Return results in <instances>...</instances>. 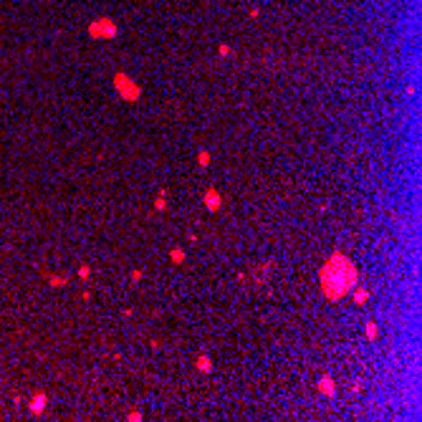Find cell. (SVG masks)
<instances>
[{
  "label": "cell",
  "mask_w": 422,
  "mask_h": 422,
  "mask_svg": "<svg viewBox=\"0 0 422 422\" xmlns=\"http://www.w3.org/2000/svg\"><path fill=\"white\" fill-rule=\"evenodd\" d=\"M198 165H200V167H207V165H210V152H207V149H200V152H198Z\"/></svg>",
  "instance_id": "cell-12"
},
{
  "label": "cell",
  "mask_w": 422,
  "mask_h": 422,
  "mask_svg": "<svg viewBox=\"0 0 422 422\" xmlns=\"http://www.w3.org/2000/svg\"><path fill=\"white\" fill-rule=\"evenodd\" d=\"M195 369H198V372H205V374H207V372H213V362H210V356L200 354L198 362H195Z\"/></svg>",
  "instance_id": "cell-7"
},
{
  "label": "cell",
  "mask_w": 422,
  "mask_h": 422,
  "mask_svg": "<svg viewBox=\"0 0 422 422\" xmlns=\"http://www.w3.org/2000/svg\"><path fill=\"white\" fill-rule=\"evenodd\" d=\"M354 286H359V268L351 258L342 250H334L319 271V291L321 296L336 303L344 296H349Z\"/></svg>",
  "instance_id": "cell-1"
},
{
  "label": "cell",
  "mask_w": 422,
  "mask_h": 422,
  "mask_svg": "<svg viewBox=\"0 0 422 422\" xmlns=\"http://www.w3.org/2000/svg\"><path fill=\"white\" fill-rule=\"evenodd\" d=\"M114 89H117V94L122 96V99L129 101V104L139 101V96H142V86L129 74H124V71H117L114 74Z\"/></svg>",
  "instance_id": "cell-2"
},
{
  "label": "cell",
  "mask_w": 422,
  "mask_h": 422,
  "mask_svg": "<svg viewBox=\"0 0 422 422\" xmlns=\"http://www.w3.org/2000/svg\"><path fill=\"white\" fill-rule=\"evenodd\" d=\"M220 56H230V48L228 46H220Z\"/></svg>",
  "instance_id": "cell-16"
},
{
  "label": "cell",
  "mask_w": 422,
  "mask_h": 422,
  "mask_svg": "<svg viewBox=\"0 0 422 422\" xmlns=\"http://www.w3.org/2000/svg\"><path fill=\"white\" fill-rule=\"evenodd\" d=\"M129 278H132L134 283H137V281H142V271H139V268H134V271H132V275H129Z\"/></svg>",
  "instance_id": "cell-15"
},
{
  "label": "cell",
  "mask_w": 422,
  "mask_h": 422,
  "mask_svg": "<svg viewBox=\"0 0 422 422\" xmlns=\"http://www.w3.org/2000/svg\"><path fill=\"white\" fill-rule=\"evenodd\" d=\"M43 407H46V395H36V397H33V402H30V412L38 415Z\"/></svg>",
  "instance_id": "cell-9"
},
{
  "label": "cell",
  "mask_w": 422,
  "mask_h": 422,
  "mask_svg": "<svg viewBox=\"0 0 422 422\" xmlns=\"http://www.w3.org/2000/svg\"><path fill=\"white\" fill-rule=\"evenodd\" d=\"M316 389H319V395H323V397H334V395H336V382H334V377L323 374V377L319 379Z\"/></svg>",
  "instance_id": "cell-5"
},
{
  "label": "cell",
  "mask_w": 422,
  "mask_h": 422,
  "mask_svg": "<svg viewBox=\"0 0 422 422\" xmlns=\"http://www.w3.org/2000/svg\"><path fill=\"white\" fill-rule=\"evenodd\" d=\"M202 202H205V207L210 210V213H218V210L223 207V195L215 187H207L205 195H202Z\"/></svg>",
  "instance_id": "cell-4"
},
{
  "label": "cell",
  "mask_w": 422,
  "mask_h": 422,
  "mask_svg": "<svg viewBox=\"0 0 422 422\" xmlns=\"http://www.w3.org/2000/svg\"><path fill=\"white\" fill-rule=\"evenodd\" d=\"M78 275H81L84 281H86V278H91V268H89V266H81V268H78Z\"/></svg>",
  "instance_id": "cell-13"
},
{
  "label": "cell",
  "mask_w": 422,
  "mask_h": 422,
  "mask_svg": "<svg viewBox=\"0 0 422 422\" xmlns=\"http://www.w3.org/2000/svg\"><path fill=\"white\" fill-rule=\"evenodd\" d=\"M89 36L96 38V41H109V38H114L117 36V23L111 21V18H96L91 25H89Z\"/></svg>",
  "instance_id": "cell-3"
},
{
  "label": "cell",
  "mask_w": 422,
  "mask_h": 422,
  "mask_svg": "<svg viewBox=\"0 0 422 422\" xmlns=\"http://www.w3.org/2000/svg\"><path fill=\"white\" fill-rule=\"evenodd\" d=\"M170 258H172V263H182L185 261V250L182 248H172L170 250Z\"/></svg>",
  "instance_id": "cell-11"
},
{
  "label": "cell",
  "mask_w": 422,
  "mask_h": 422,
  "mask_svg": "<svg viewBox=\"0 0 422 422\" xmlns=\"http://www.w3.org/2000/svg\"><path fill=\"white\" fill-rule=\"evenodd\" d=\"M364 334H367L369 342H377V339H379V326H377V321H367Z\"/></svg>",
  "instance_id": "cell-8"
},
{
  "label": "cell",
  "mask_w": 422,
  "mask_h": 422,
  "mask_svg": "<svg viewBox=\"0 0 422 422\" xmlns=\"http://www.w3.org/2000/svg\"><path fill=\"white\" fill-rule=\"evenodd\" d=\"M351 294H354V303H356V306H364V303L369 301V296H372L367 288H359V286H354Z\"/></svg>",
  "instance_id": "cell-6"
},
{
  "label": "cell",
  "mask_w": 422,
  "mask_h": 422,
  "mask_svg": "<svg viewBox=\"0 0 422 422\" xmlns=\"http://www.w3.org/2000/svg\"><path fill=\"white\" fill-rule=\"evenodd\" d=\"M126 420H129V422H142L144 417H142V412H137V410H134V412H129V415H126Z\"/></svg>",
  "instance_id": "cell-14"
},
{
  "label": "cell",
  "mask_w": 422,
  "mask_h": 422,
  "mask_svg": "<svg viewBox=\"0 0 422 422\" xmlns=\"http://www.w3.org/2000/svg\"><path fill=\"white\" fill-rule=\"evenodd\" d=\"M154 210H157V213H162V210H167V195H165V190H159V192H157Z\"/></svg>",
  "instance_id": "cell-10"
}]
</instances>
